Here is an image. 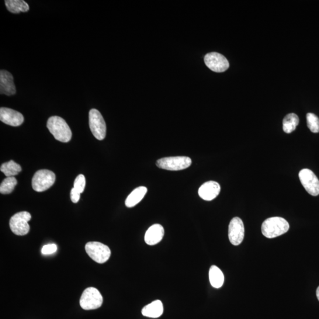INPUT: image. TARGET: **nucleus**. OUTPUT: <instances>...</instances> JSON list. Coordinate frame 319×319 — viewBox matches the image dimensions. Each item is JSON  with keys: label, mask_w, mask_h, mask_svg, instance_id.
I'll use <instances>...</instances> for the list:
<instances>
[{"label": "nucleus", "mask_w": 319, "mask_h": 319, "mask_svg": "<svg viewBox=\"0 0 319 319\" xmlns=\"http://www.w3.org/2000/svg\"><path fill=\"white\" fill-rule=\"evenodd\" d=\"M47 127L58 141L68 143L71 140L72 134L71 128L62 118L58 116L50 117L47 121Z\"/></svg>", "instance_id": "1"}, {"label": "nucleus", "mask_w": 319, "mask_h": 319, "mask_svg": "<svg viewBox=\"0 0 319 319\" xmlns=\"http://www.w3.org/2000/svg\"><path fill=\"white\" fill-rule=\"evenodd\" d=\"M289 224L284 218L273 217L263 222L261 231L265 237L274 238L286 234L289 231Z\"/></svg>", "instance_id": "2"}, {"label": "nucleus", "mask_w": 319, "mask_h": 319, "mask_svg": "<svg viewBox=\"0 0 319 319\" xmlns=\"http://www.w3.org/2000/svg\"><path fill=\"white\" fill-rule=\"evenodd\" d=\"M192 160L186 156L165 157L158 160L156 162L157 167L171 171H179L190 167Z\"/></svg>", "instance_id": "3"}, {"label": "nucleus", "mask_w": 319, "mask_h": 319, "mask_svg": "<svg viewBox=\"0 0 319 319\" xmlns=\"http://www.w3.org/2000/svg\"><path fill=\"white\" fill-rule=\"evenodd\" d=\"M102 303L101 294L94 287L85 289L80 299V306L86 310L97 309L102 306Z\"/></svg>", "instance_id": "4"}, {"label": "nucleus", "mask_w": 319, "mask_h": 319, "mask_svg": "<svg viewBox=\"0 0 319 319\" xmlns=\"http://www.w3.org/2000/svg\"><path fill=\"white\" fill-rule=\"evenodd\" d=\"M56 176L53 172L43 169L36 172L32 179V188L37 192H42L54 185Z\"/></svg>", "instance_id": "5"}, {"label": "nucleus", "mask_w": 319, "mask_h": 319, "mask_svg": "<svg viewBox=\"0 0 319 319\" xmlns=\"http://www.w3.org/2000/svg\"><path fill=\"white\" fill-rule=\"evenodd\" d=\"M85 250L93 261L99 263H105L110 258L112 252L108 246L99 242H89L85 245Z\"/></svg>", "instance_id": "6"}, {"label": "nucleus", "mask_w": 319, "mask_h": 319, "mask_svg": "<svg viewBox=\"0 0 319 319\" xmlns=\"http://www.w3.org/2000/svg\"><path fill=\"white\" fill-rule=\"evenodd\" d=\"M89 124L93 136L97 140H102L105 138L107 126L103 117L96 109L90 110L89 113Z\"/></svg>", "instance_id": "7"}, {"label": "nucleus", "mask_w": 319, "mask_h": 319, "mask_svg": "<svg viewBox=\"0 0 319 319\" xmlns=\"http://www.w3.org/2000/svg\"><path fill=\"white\" fill-rule=\"evenodd\" d=\"M32 216L28 211H23L17 213L10 220V227L14 234L23 236L29 233L30 226L28 222Z\"/></svg>", "instance_id": "8"}, {"label": "nucleus", "mask_w": 319, "mask_h": 319, "mask_svg": "<svg viewBox=\"0 0 319 319\" xmlns=\"http://www.w3.org/2000/svg\"><path fill=\"white\" fill-rule=\"evenodd\" d=\"M301 184L310 195H319V180L314 173L308 169L301 170L299 174Z\"/></svg>", "instance_id": "9"}, {"label": "nucleus", "mask_w": 319, "mask_h": 319, "mask_svg": "<svg viewBox=\"0 0 319 319\" xmlns=\"http://www.w3.org/2000/svg\"><path fill=\"white\" fill-rule=\"evenodd\" d=\"M204 61L207 67L214 72H224L230 67L227 58L217 52H211L206 55Z\"/></svg>", "instance_id": "10"}, {"label": "nucleus", "mask_w": 319, "mask_h": 319, "mask_svg": "<svg viewBox=\"0 0 319 319\" xmlns=\"http://www.w3.org/2000/svg\"><path fill=\"white\" fill-rule=\"evenodd\" d=\"M245 229L243 222L238 217L232 219L228 228V237L232 245H239L243 241Z\"/></svg>", "instance_id": "11"}, {"label": "nucleus", "mask_w": 319, "mask_h": 319, "mask_svg": "<svg viewBox=\"0 0 319 319\" xmlns=\"http://www.w3.org/2000/svg\"><path fill=\"white\" fill-rule=\"evenodd\" d=\"M0 120L9 126L18 127L23 124L24 117L17 111L2 107L0 109Z\"/></svg>", "instance_id": "12"}, {"label": "nucleus", "mask_w": 319, "mask_h": 319, "mask_svg": "<svg viewBox=\"0 0 319 319\" xmlns=\"http://www.w3.org/2000/svg\"><path fill=\"white\" fill-rule=\"evenodd\" d=\"M221 192L220 184L214 181H209L203 184L200 187L198 193L202 199L207 201L212 200L219 195Z\"/></svg>", "instance_id": "13"}, {"label": "nucleus", "mask_w": 319, "mask_h": 319, "mask_svg": "<svg viewBox=\"0 0 319 319\" xmlns=\"http://www.w3.org/2000/svg\"><path fill=\"white\" fill-rule=\"evenodd\" d=\"M0 93L8 96L15 95L16 93L13 76L6 70L0 71Z\"/></svg>", "instance_id": "14"}, {"label": "nucleus", "mask_w": 319, "mask_h": 319, "mask_svg": "<svg viewBox=\"0 0 319 319\" xmlns=\"http://www.w3.org/2000/svg\"><path fill=\"white\" fill-rule=\"evenodd\" d=\"M165 230L160 224L152 225L145 232L144 240L149 245H154L159 243L164 238Z\"/></svg>", "instance_id": "15"}, {"label": "nucleus", "mask_w": 319, "mask_h": 319, "mask_svg": "<svg viewBox=\"0 0 319 319\" xmlns=\"http://www.w3.org/2000/svg\"><path fill=\"white\" fill-rule=\"evenodd\" d=\"M164 305L161 300H155L147 305L142 309V314L145 317L158 318L164 313Z\"/></svg>", "instance_id": "16"}, {"label": "nucleus", "mask_w": 319, "mask_h": 319, "mask_svg": "<svg viewBox=\"0 0 319 319\" xmlns=\"http://www.w3.org/2000/svg\"><path fill=\"white\" fill-rule=\"evenodd\" d=\"M147 192V189L144 186L138 187V188L135 189L133 192H132L129 196L127 197L126 200V205L128 207H133L138 203H140L142 199L144 198V197Z\"/></svg>", "instance_id": "17"}, {"label": "nucleus", "mask_w": 319, "mask_h": 319, "mask_svg": "<svg viewBox=\"0 0 319 319\" xmlns=\"http://www.w3.org/2000/svg\"><path fill=\"white\" fill-rule=\"evenodd\" d=\"M209 281L211 286L219 289L223 286L224 276L221 270L216 265L211 267L209 273Z\"/></svg>", "instance_id": "18"}, {"label": "nucleus", "mask_w": 319, "mask_h": 319, "mask_svg": "<svg viewBox=\"0 0 319 319\" xmlns=\"http://www.w3.org/2000/svg\"><path fill=\"white\" fill-rule=\"evenodd\" d=\"M5 4L9 11L14 14L27 12L29 10V6L23 0H6Z\"/></svg>", "instance_id": "19"}, {"label": "nucleus", "mask_w": 319, "mask_h": 319, "mask_svg": "<svg viewBox=\"0 0 319 319\" xmlns=\"http://www.w3.org/2000/svg\"><path fill=\"white\" fill-rule=\"evenodd\" d=\"M299 123V119L296 114H288L283 121V128L285 133L290 134L296 130Z\"/></svg>", "instance_id": "20"}, {"label": "nucleus", "mask_w": 319, "mask_h": 319, "mask_svg": "<svg viewBox=\"0 0 319 319\" xmlns=\"http://www.w3.org/2000/svg\"><path fill=\"white\" fill-rule=\"evenodd\" d=\"M0 171L4 173L7 178H9V177H14L19 175V173L22 172V169L17 163L10 161L3 164L1 166Z\"/></svg>", "instance_id": "21"}, {"label": "nucleus", "mask_w": 319, "mask_h": 319, "mask_svg": "<svg viewBox=\"0 0 319 319\" xmlns=\"http://www.w3.org/2000/svg\"><path fill=\"white\" fill-rule=\"evenodd\" d=\"M17 181L15 177L6 178L0 185V193L3 195L11 193L17 185Z\"/></svg>", "instance_id": "22"}, {"label": "nucleus", "mask_w": 319, "mask_h": 319, "mask_svg": "<svg viewBox=\"0 0 319 319\" xmlns=\"http://www.w3.org/2000/svg\"><path fill=\"white\" fill-rule=\"evenodd\" d=\"M307 127L312 133L319 132V119L313 113H308L306 116Z\"/></svg>", "instance_id": "23"}, {"label": "nucleus", "mask_w": 319, "mask_h": 319, "mask_svg": "<svg viewBox=\"0 0 319 319\" xmlns=\"http://www.w3.org/2000/svg\"><path fill=\"white\" fill-rule=\"evenodd\" d=\"M85 185L86 180L84 175H79L75 180L74 188L78 190L79 193H82L84 191Z\"/></svg>", "instance_id": "24"}, {"label": "nucleus", "mask_w": 319, "mask_h": 319, "mask_svg": "<svg viewBox=\"0 0 319 319\" xmlns=\"http://www.w3.org/2000/svg\"><path fill=\"white\" fill-rule=\"evenodd\" d=\"M57 251V246L54 244H48L43 246L41 249V253L43 255H50L54 254Z\"/></svg>", "instance_id": "25"}, {"label": "nucleus", "mask_w": 319, "mask_h": 319, "mask_svg": "<svg viewBox=\"0 0 319 319\" xmlns=\"http://www.w3.org/2000/svg\"><path fill=\"white\" fill-rule=\"evenodd\" d=\"M80 196H81V193H79L78 190H76L75 188H73L71 190V199L73 203H78L80 199Z\"/></svg>", "instance_id": "26"}, {"label": "nucleus", "mask_w": 319, "mask_h": 319, "mask_svg": "<svg viewBox=\"0 0 319 319\" xmlns=\"http://www.w3.org/2000/svg\"><path fill=\"white\" fill-rule=\"evenodd\" d=\"M316 296L317 297V299L319 301V286L318 287L317 290H316Z\"/></svg>", "instance_id": "27"}]
</instances>
